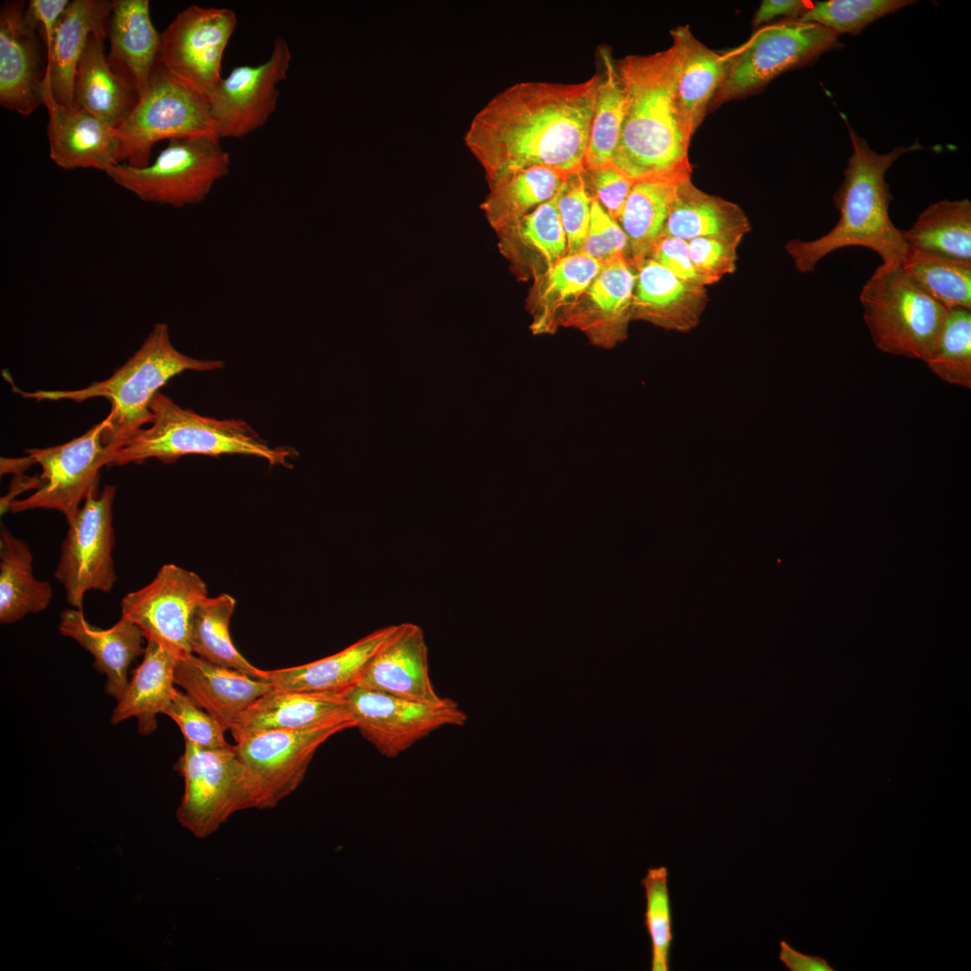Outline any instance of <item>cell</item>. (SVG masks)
Masks as SVG:
<instances>
[{"mask_svg":"<svg viewBox=\"0 0 971 971\" xmlns=\"http://www.w3.org/2000/svg\"><path fill=\"white\" fill-rule=\"evenodd\" d=\"M601 76L579 83L521 82L492 98L465 136L490 189L533 166L568 174L585 168Z\"/></svg>","mask_w":971,"mask_h":971,"instance_id":"6da1fadb","label":"cell"},{"mask_svg":"<svg viewBox=\"0 0 971 971\" xmlns=\"http://www.w3.org/2000/svg\"><path fill=\"white\" fill-rule=\"evenodd\" d=\"M648 55H628L616 61L624 94V118L611 164L637 181L690 178L686 132L676 105V84L682 58L681 39Z\"/></svg>","mask_w":971,"mask_h":971,"instance_id":"7a4b0ae2","label":"cell"},{"mask_svg":"<svg viewBox=\"0 0 971 971\" xmlns=\"http://www.w3.org/2000/svg\"><path fill=\"white\" fill-rule=\"evenodd\" d=\"M852 153L843 171V181L833 195L840 214L837 224L813 241L792 240L786 251L800 272L815 270L827 254L849 246H861L876 252L882 265L901 264L909 247L889 217L893 199L885 174L902 156L925 148L916 140L909 147H896L886 154L872 150L859 136L846 117Z\"/></svg>","mask_w":971,"mask_h":971,"instance_id":"3957f363","label":"cell"},{"mask_svg":"<svg viewBox=\"0 0 971 971\" xmlns=\"http://www.w3.org/2000/svg\"><path fill=\"white\" fill-rule=\"evenodd\" d=\"M223 365L219 360H200L182 353L174 346L167 325L156 323L133 355L104 380L76 390L24 392L13 386V391L36 401L80 403L94 397L106 398L111 409L102 442L111 459L117 449L145 424L152 423L150 402L170 379L186 370L208 371Z\"/></svg>","mask_w":971,"mask_h":971,"instance_id":"277c9868","label":"cell"},{"mask_svg":"<svg viewBox=\"0 0 971 971\" xmlns=\"http://www.w3.org/2000/svg\"><path fill=\"white\" fill-rule=\"evenodd\" d=\"M153 421L112 454L109 466L141 463L155 458L171 463L186 455L239 454L265 459L271 466L289 468L297 451L272 447L241 419L218 420L183 408L158 391L150 402Z\"/></svg>","mask_w":971,"mask_h":971,"instance_id":"5b68a950","label":"cell"},{"mask_svg":"<svg viewBox=\"0 0 971 971\" xmlns=\"http://www.w3.org/2000/svg\"><path fill=\"white\" fill-rule=\"evenodd\" d=\"M860 301L874 344L894 355L929 359L948 308L901 268L878 266L863 285Z\"/></svg>","mask_w":971,"mask_h":971,"instance_id":"8992f818","label":"cell"},{"mask_svg":"<svg viewBox=\"0 0 971 971\" xmlns=\"http://www.w3.org/2000/svg\"><path fill=\"white\" fill-rule=\"evenodd\" d=\"M229 166L220 138L209 133L172 138L147 165L118 164L105 174L143 201L183 208L202 202Z\"/></svg>","mask_w":971,"mask_h":971,"instance_id":"52a82bcc","label":"cell"},{"mask_svg":"<svg viewBox=\"0 0 971 971\" xmlns=\"http://www.w3.org/2000/svg\"><path fill=\"white\" fill-rule=\"evenodd\" d=\"M174 770L184 780L176 817L197 838L212 834L237 811L257 808L254 786L235 745L209 750L185 742Z\"/></svg>","mask_w":971,"mask_h":971,"instance_id":"ba28073f","label":"cell"},{"mask_svg":"<svg viewBox=\"0 0 971 971\" xmlns=\"http://www.w3.org/2000/svg\"><path fill=\"white\" fill-rule=\"evenodd\" d=\"M209 133L215 134L209 99L157 62L146 91L115 130L118 162L144 167L157 142Z\"/></svg>","mask_w":971,"mask_h":971,"instance_id":"9c48e42d","label":"cell"},{"mask_svg":"<svg viewBox=\"0 0 971 971\" xmlns=\"http://www.w3.org/2000/svg\"><path fill=\"white\" fill-rule=\"evenodd\" d=\"M838 38L839 34L823 25L797 19L762 28L742 46L731 49V61L716 93L717 101L759 88L786 70L842 48Z\"/></svg>","mask_w":971,"mask_h":971,"instance_id":"30bf717a","label":"cell"},{"mask_svg":"<svg viewBox=\"0 0 971 971\" xmlns=\"http://www.w3.org/2000/svg\"><path fill=\"white\" fill-rule=\"evenodd\" d=\"M116 487L105 486L84 501L61 545L54 575L66 592L67 602L82 610L88 591L109 592L117 580L112 550L115 533L112 504Z\"/></svg>","mask_w":971,"mask_h":971,"instance_id":"8fae6325","label":"cell"},{"mask_svg":"<svg viewBox=\"0 0 971 971\" xmlns=\"http://www.w3.org/2000/svg\"><path fill=\"white\" fill-rule=\"evenodd\" d=\"M236 25L231 9L192 4L161 32L157 62L209 99L223 77L224 52Z\"/></svg>","mask_w":971,"mask_h":971,"instance_id":"7c38bea8","label":"cell"},{"mask_svg":"<svg viewBox=\"0 0 971 971\" xmlns=\"http://www.w3.org/2000/svg\"><path fill=\"white\" fill-rule=\"evenodd\" d=\"M106 426L105 418L64 444L26 450L29 458L42 468L39 486L31 495L11 501L8 510L13 512L56 510L70 522L86 496L98 491L100 469L110 465V455L102 442V432Z\"/></svg>","mask_w":971,"mask_h":971,"instance_id":"4fadbf2b","label":"cell"},{"mask_svg":"<svg viewBox=\"0 0 971 971\" xmlns=\"http://www.w3.org/2000/svg\"><path fill=\"white\" fill-rule=\"evenodd\" d=\"M208 597L196 573L165 564L146 586L127 593L121 617L135 623L146 640H154L179 659L192 655L190 626L198 604Z\"/></svg>","mask_w":971,"mask_h":971,"instance_id":"5bb4252c","label":"cell"},{"mask_svg":"<svg viewBox=\"0 0 971 971\" xmlns=\"http://www.w3.org/2000/svg\"><path fill=\"white\" fill-rule=\"evenodd\" d=\"M355 727L345 721L304 730L257 733L237 742L236 753L249 771L257 808L274 807L303 780L317 748L332 735Z\"/></svg>","mask_w":971,"mask_h":971,"instance_id":"9a60e30c","label":"cell"},{"mask_svg":"<svg viewBox=\"0 0 971 971\" xmlns=\"http://www.w3.org/2000/svg\"><path fill=\"white\" fill-rule=\"evenodd\" d=\"M352 720L380 753L396 757L446 726H460L465 714L450 700L430 706L355 685L345 692Z\"/></svg>","mask_w":971,"mask_h":971,"instance_id":"2e32d148","label":"cell"},{"mask_svg":"<svg viewBox=\"0 0 971 971\" xmlns=\"http://www.w3.org/2000/svg\"><path fill=\"white\" fill-rule=\"evenodd\" d=\"M291 51L283 39L274 40L263 63L235 67L209 98L215 134L239 138L263 127L274 112L278 84L286 79Z\"/></svg>","mask_w":971,"mask_h":971,"instance_id":"e0dca14e","label":"cell"},{"mask_svg":"<svg viewBox=\"0 0 971 971\" xmlns=\"http://www.w3.org/2000/svg\"><path fill=\"white\" fill-rule=\"evenodd\" d=\"M41 95L49 116V157L58 167L94 168L106 173L119 164L115 129L83 109L58 103L45 74Z\"/></svg>","mask_w":971,"mask_h":971,"instance_id":"ac0fdd59","label":"cell"},{"mask_svg":"<svg viewBox=\"0 0 971 971\" xmlns=\"http://www.w3.org/2000/svg\"><path fill=\"white\" fill-rule=\"evenodd\" d=\"M357 685L430 706H441L451 700L436 692L429 674L423 630L409 622L397 625Z\"/></svg>","mask_w":971,"mask_h":971,"instance_id":"d6986e66","label":"cell"},{"mask_svg":"<svg viewBox=\"0 0 971 971\" xmlns=\"http://www.w3.org/2000/svg\"><path fill=\"white\" fill-rule=\"evenodd\" d=\"M26 4L12 0L0 8V104L23 116L43 104L45 74L36 31L23 21Z\"/></svg>","mask_w":971,"mask_h":971,"instance_id":"ffe728a7","label":"cell"},{"mask_svg":"<svg viewBox=\"0 0 971 971\" xmlns=\"http://www.w3.org/2000/svg\"><path fill=\"white\" fill-rule=\"evenodd\" d=\"M174 681L226 730H231L257 699L273 689L267 681L212 664L194 654L178 660Z\"/></svg>","mask_w":971,"mask_h":971,"instance_id":"44dd1931","label":"cell"},{"mask_svg":"<svg viewBox=\"0 0 971 971\" xmlns=\"http://www.w3.org/2000/svg\"><path fill=\"white\" fill-rule=\"evenodd\" d=\"M352 721L343 693H318L273 688L239 717L231 734L237 743L273 730H304Z\"/></svg>","mask_w":971,"mask_h":971,"instance_id":"7402d4cb","label":"cell"},{"mask_svg":"<svg viewBox=\"0 0 971 971\" xmlns=\"http://www.w3.org/2000/svg\"><path fill=\"white\" fill-rule=\"evenodd\" d=\"M634 267L637 278L633 318L682 333L699 324L708 302L705 287L679 279L651 258L642 260Z\"/></svg>","mask_w":971,"mask_h":971,"instance_id":"603a6c76","label":"cell"},{"mask_svg":"<svg viewBox=\"0 0 971 971\" xmlns=\"http://www.w3.org/2000/svg\"><path fill=\"white\" fill-rule=\"evenodd\" d=\"M107 60L138 94L146 91L157 64L161 32L153 25L148 0H112Z\"/></svg>","mask_w":971,"mask_h":971,"instance_id":"cb8c5ba5","label":"cell"},{"mask_svg":"<svg viewBox=\"0 0 971 971\" xmlns=\"http://www.w3.org/2000/svg\"><path fill=\"white\" fill-rule=\"evenodd\" d=\"M397 625L378 628L340 652L298 666L267 671L275 689L343 693L357 685Z\"/></svg>","mask_w":971,"mask_h":971,"instance_id":"d4e9b609","label":"cell"},{"mask_svg":"<svg viewBox=\"0 0 971 971\" xmlns=\"http://www.w3.org/2000/svg\"><path fill=\"white\" fill-rule=\"evenodd\" d=\"M58 629L93 655L95 668L107 677L105 692L118 701L128 685L131 663L145 652L141 629L124 617L109 628H100L75 608L61 612Z\"/></svg>","mask_w":971,"mask_h":971,"instance_id":"484cf974","label":"cell"},{"mask_svg":"<svg viewBox=\"0 0 971 971\" xmlns=\"http://www.w3.org/2000/svg\"><path fill=\"white\" fill-rule=\"evenodd\" d=\"M111 1L73 0L58 24L47 50L45 76L54 99L73 105V85L78 61L92 34L108 38Z\"/></svg>","mask_w":971,"mask_h":971,"instance_id":"4316f807","label":"cell"},{"mask_svg":"<svg viewBox=\"0 0 971 971\" xmlns=\"http://www.w3.org/2000/svg\"><path fill=\"white\" fill-rule=\"evenodd\" d=\"M106 39L91 35L75 73L73 105L116 130L134 109L138 95L110 67L103 52Z\"/></svg>","mask_w":971,"mask_h":971,"instance_id":"83f0119b","label":"cell"},{"mask_svg":"<svg viewBox=\"0 0 971 971\" xmlns=\"http://www.w3.org/2000/svg\"><path fill=\"white\" fill-rule=\"evenodd\" d=\"M637 272L626 254L602 263L586 295L591 308L578 323L597 343L613 346L627 336Z\"/></svg>","mask_w":971,"mask_h":971,"instance_id":"f1b7e54d","label":"cell"},{"mask_svg":"<svg viewBox=\"0 0 971 971\" xmlns=\"http://www.w3.org/2000/svg\"><path fill=\"white\" fill-rule=\"evenodd\" d=\"M750 229V222L738 205L704 192L690 178L676 183L664 236L685 241L715 236L741 242Z\"/></svg>","mask_w":971,"mask_h":971,"instance_id":"f546056e","label":"cell"},{"mask_svg":"<svg viewBox=\"0 0 971 971\" xmlns=\"http://www.w3.org/2000/svg\"><path fill=\"white\" fill-rule=\"evenodd\" d=\"M178 660L157 642L147 640L143 660L118 700L111 723L117 725L134 717L141 735L152 734L157 726V715L164 714L176 690L174 673Z\"/></svg>","mask_w":971,"mask_h":971,"instance_id":"4dcf8cb0","label":"cell"},{"mask_svg":"<svg viewBox=\"0 0 971 971\" xmlns=\"http://www.w3.org/2000/svg\"><path fill=\"white\" fill-rule=\"evenodd\" d=\"M675 31L682 46L676 105L682 125L691 138L726 75L731 50L720 54L708 49L693 36L688 25Z\"/></svg>","mask_w":971,"mask_h":971,"instance_id":"1f68e13d","label":"cell"},{"mask_svg":"<svg viewBox=\"0 0 971 971\" xmlns=\"http://www.w3.org/2000/svg\"><path fill=\"white\" fill-rule=\"evenodd\" d=\"M33 557L27 542L4 526L0 530V622L10 624L44 610L52 599L48 582L33 575Z\"/></svg>","mask_w":971,"mask_h":971,"instance_id":"d6a6232c","label":"cell"},{"mask_svg":"<svg viewBox=\"0 0 971 971\" xmlns=\"http://www.w3.org/2000/svg\"><path fill=\"white\" fill-rule=\"evenodd\" d=\"M902 236L911 249L971 263V202L962 199L930 204Z\"/></svg>","mask_w":971,"mask_h":971,"instance_id":"836d02e7","label":"cell"},{"mask_svg":"<svg viewBox=\"0 0 971 971\" xmlns=\"http://www.w3.org/2000/svg\"><path fill=\"white\" fill-rule=\"evenodd\" d=\"M678 182L668 179L635 182L619 219L628 239L633 265L648 258L655 245L664 236Z\"/></svg>","mask_w":971,"mask_h":971,"instance_id":"e575fe53","label":"cell"},{"mask_svg":"<svg viewBox=\"0 0 971 971\" xmlns=\"http://www.w3.org/2000/svg\"><path fill=\"white\" fill-rule=\"evenodd\" d=\"M566 175L545 166L517 171L490 189L482 209L493 227L503 230L514 225L530 209L553 199Z\"/></svg>","mask_w":971,"mask_h":971,"instance_id":"d590c367","label":"cell"},{"mask_svg":"<svg viewBox=\"0 0 971 971\" xmlns=\"http://www.w3.org/2000/svg\"><path fill=\"white\" fill-rule=\"evenodd\" d=\"M236 600L227 593L204 598L196 607L190 626L192 654L218 665L267 681V671L250 664L232 642L229 624Z\"/></svg>","mask_w":971,"mask_h":971,"instance_id":"8d00e7d4","label":"cell"},{"mask_svg":"<svg viewBox=\"0 0 971 971\" xmlns=\"http://www.w3.org/2000/svg\"><path fill=\"white\" fill-rule=\"evenodd\" d=\"M602 65L585 156V168L593 169L611 164L619 142L624 118V94L616 61L610 49L601 47Z\"/></svg>","mask_w":971,"mask_h":971,"instance_id":"74e56055","label":"cell"},{"mask_svg":"<svg viewBox=\"0 0 971 971\" xmlns=\"http://www.w3.org/2000/svg\"><path fill=\"white\" fill-rule=\"evenodd\" d=\"M901 268L946 308L971 309V263L909 248Z\"/></svg>","mask_w":971,"mask_h":971,"instance_id":"f35d334b","label":"cell"},{"mask_svg":"<svg viewBox=\"0 0 971 971\" xmlns=\"http://www.w3.org/2000/svg\"><path fill=\"white\" fill-rule=\"evenodd\" d=\"M601 265L600 261L578 252L565 254L548 268L533 330H550L557 313L587 291Z\"/></svg>","mask_w":971,"mask_h":971,"instance_id":"ab89813d","label":"cell"},{"mask_svg":"<svg viewBox=\"0 0 971 971\" xmlns=\"http://www.w3.org/2000/svg\"><path fill=\"white\" fill-rule=\"evenodd\" d=\"M926 363L942 380L971 388V309H948Z\"/></svg>","mask_w":971,"mask_h":971,"instance_id":"60d3db41","label":"cell"},{"mask_svg":"<svg viewBox=\"0 0 971 971\" xmlns=\"http://www.w3.org/2000/svg\"><path fill=\"white\" fill-rule=\"evenodd\" d=\"M640 883L645 888L644 925L651 944L650 969L668 971L673 933L667 868H648Z\"/></svg>","mask_w":971,"mask_h":971,"instance_id":"b9f144b4","label":"cell"},{"mask_svg":"<svg viewBox=\"0 0 971 971\" xmlns=\"http://www.w3.org/2000/svg\"><path fill=\"white\" fill-rule=\"evenodd\" d=\"M916 3L911 0H828L815 2L797 20L823 25L837 34L855 35L874 21Z\"/></svg>","mask_w":971,"mask_h":971,"instance_id":"7bdbcfd3","label":"cell"},{"mask_svg":"<svg viewBox=\"0 0 971 971\" xmlns=\"http://www.w3.org/2000/svg\"><path fill=\"white\" fill-rule=\"evenodd\" d=\"M556 196L536 207L512 227L498 231L517 236L536 249L545 259L548 268L564 256L567 249Z\"/></svg>","mask_w":971,"mask_h":971,"instance_id":"ee69618b","label":"cell"},{"mask_svg":"<svg viewBox=\"0 0 971 971\" xmlns=\"http://www.w3.org/2000/svg\"><path fill=\"white\" fill-rule=\"evenodd\" d=\"M556 197L566 236V254L581 252L588 230L592 200L584 170L567 174Z\"/></svg>","mask_w":971,"mask_h":971,"instance_id":"f6af8a7d","label":"cell"},{"mask_svg":"<svg viewBox=\"0 0 971 971\" xmlns=\"http://www.w3.org/2000/svg\"><path fill=\"white\" fill-rule=\"evenodd\" d=\"M164 714L177 724L185 742L209 750L230 746L224 736L225 727L186 693L176 690Z\"/></svg>","mask_w":971,"mask_h":971,"instance_id":"bcb514c9","label":"cell"},{"mask_svg":"<svg viewBox=\"0 0 971 971\" xmlns=\"http://www.w3.org/2000/svg\"><path fill=\"white\" fill-rule=\"evenodd\" d=\"M687 242L691 264L705 285L713 284L735 271L740 241L700 236Z\"/></svg>","mask_w":971,"mask_h":971,"instance_id":"7dc6e473","label":"cell"},{"mask_svg":"<svg viewBox=\"0 0 971 971\" xmlns=\"http://www.w3.org/2000/svg\"><path fill=\"white\" fill-rule=\"evenodd\" d=\"M581 252L601 263L628 252V239L620 225L595 199L592 200L590 222Z\"/></svg>","mask_w":971,"mask_h":971,"instance_id":"c3c4849f","label":"cell"},{"mask_svg":"<svg viewBox=\"0 0 971 971\" xmlns=\"http://www.w3.org/2000/svg\"><path fill=\"white\" fill-rule=\"evenodd\" d=\"M584 174L589 179L592 199H595L613 219L619 221L636 181L612 164L584 169Z\"/></svg>","mask_w":971,"mask_h":971,"instance_id":"681fc988","label":"cell"},{"mask_svg":"<svg viewBox=\"0 0 971 971\" xmlns=\"http://www.w3.org/2000/svg\"><path fill=\"white\" fill-rule=\"evenodd\" d=\"M648 258L686 282L706 286L691 264L685 240L664 236L655 245Z\"/></svg>","mask_w":971,"mask_h":971,"instance_id":"f907efd6","label":"cell"},{"mask_svg":"<svg viewBox=\"0 0 971 971\" xmlns=\"http://www.w3.org/2000/svg\"><path fill=\"white\" fill-rule=\"evenodd\" d=\"M68 0H30L23 12V21L38 31L46 46L50 48L59 20L69 4Z\"/></svg>","mask_w":971,"mask_h":971,"instance_id":"816d5d0a","label":"cell"},{"mask_svg":"<svg viewBox=\"0 0 971 971\" xmlns=\"http://www.w3.org/2000/svg\"><path fill=\"white\" fill-rule=\"evenodd\" d=\"M812 2L801 0H764L757 10L754 25L768 22L778 16L799 19L811 6Z\"/></svg>","mask_w":971,"mask_h":971,"instance_id":"f5cc1de1","label":"cell"},{"mask_svg":"<svg viewBox=\"0 0 971 971\" xmlns=\"http://www.w3.org/2000/svg\"><path fill=\"white\" fill-rule=\"evenodd\" d=\"M779 958L790 971H834L825 958L801 953L786 940L779 942Z\"/></svg>","mask_w":971,"mask_h":971,"instance_id":"db71d44e","label":"cell"}]
</instances>
